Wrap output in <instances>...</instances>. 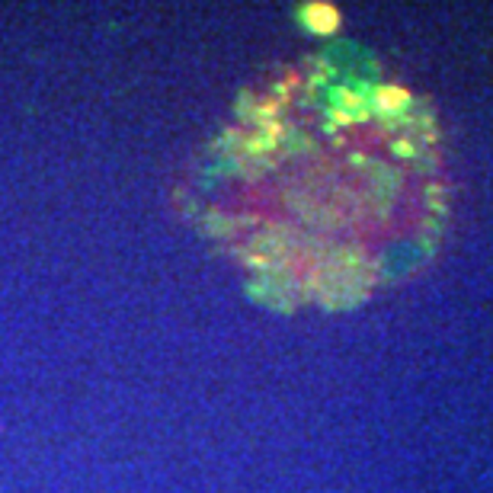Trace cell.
<instances>
[{"mask_svg": "<svg viewBox=\"0 0 493 493\" xmlns=\"http://www.w3.org/2000/svg\"><path fill=\"white\" fill-rule=\"evenodd\" d=\"M305 23L311 33L317 35H330L336 26H340V16H336L334 7H324V4H311V7L305 10Z\"/></svg>", "mask_w": 493, "mask_h": 493, "instance_id": "cell-1", "label": "cell"}]
</instances>
